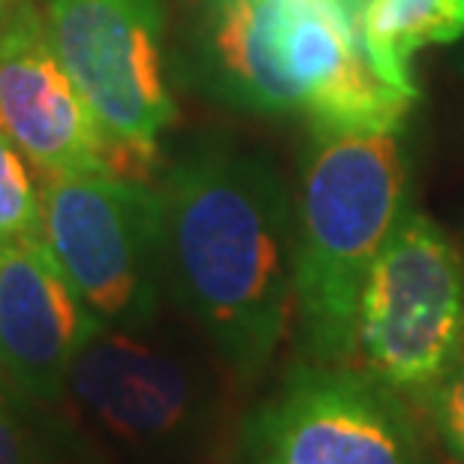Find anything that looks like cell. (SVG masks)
<instances>
[{
    "instance_id": "1",
    "label": "cell",
    "mask_w": 464,
    "mask_h": 464,
    "mask_svg": "<svg viewBox=\"0 0 464 464\" xmlns=\"http://www.w3.org/2000/svg\"><path fill=\"white\" fill-rule=\"evenodd\" d=\"M166 290L236 386L259 383L293 311L295 199L263 151L197 136L160 181Z\"/></svg>"
},
{
    "instance_id": "2",
    "label": "cell",
    "mask_w": 464,
    "mask_h": 464,
    "mask_svg": "<svg viewBox=\"0 0 464 464\" xmlns=\"http://www.w3.org/2000/svg\"><path fill=\"white\" fill-rule=\"evenodd\" d=\"M407 206L401 130L311 124L295 193L293 277L304 362L350 365L356 359L362 284Z\"/></svg>"
},
{
    "instance_id": "3",
    "label": "cell",
    "mask_w": 464,
    "mask_h": 464,
    "mask_svg": "<svg viewBox=\"0 0 464 464\" xmlns=\"http://www.w3.org/2000/svg\"><path fill=\"white\" fill-rule=\"evenodd\" d=\"M151 329L103 326L72 362L61 413L97 461L197 464L218 431L215 368Z\"/></svg>"
},
{
    "instance_id": "4",
    "label": "cell",
    "mask_w": 464,
    "mask_h": 464,
    "mask_svg": "<svg viewBox=\"0 0 464 464\" xmlns=\"http://www.w3.org/2000/svg\"><path fill=\"white\" fill-rule=\"evenodd\" d=\"M464 347V259L425 211H407L368 268L356 356L368 374L422 407Z\"/></svg>"
},
{
    "instance_id": "5",
    "label": "cell",
    "mask_w": 464,
    "mask_h": 464,
    "mask_svg": "<svg viewBox=\"0 0 464 464\" xmlns=\"http://www.w3.org/2000/svg\"><path fill=\"white\" fill-rule=\"evenodd\" d=\"M43 236L85 308L112 329H145L166 293L160 188L127 175L40 181Z\"/></svg>"
},
{
    "instance_id": "6",
    "label": "cell",
    "mask_w": 464,
    "mask_h": 464,
    "mask_svg": "<svg viewBox=\"0 0 464 464\" xmlns=\"http://www.w3.org/2000/svg\"><path fill=\"white\" fill-rule=\"evenodd\" d=\"M43 18L112 145L118 175L145 181L175 121L163 0H45Z\"/></svg>"
},
{
    "instance_id": "7",
    "label": "cell",
    "mask_w": 464,
    "mask_h": 464,
    "mask_svg": "<svg viewBox=\"0 0 464 464\" xmlns=\"http://www.w3.org/2000/svg\"><path fill=\"white\" fill-rule=\"evenodd\" d=\"M232 464H438L413 404L365 368L299 362L247 413Z\"/></svg>"
},
{
    "instance_id": "8",
    "label": "cell",
    "mask_w": 464,
    "mask_h": 464,
    "mask_svg": "<svg viewBox=\"0 0 464 464\" xmlns=\"http://www.w3.org/2000/svg\"><path fill=\"white\" fill-rule=\"evenodd\" d=\"M0 130L40 175H118L112 145L63 70L34 0L0 22Z\"/></svg>"
},
{
    "instance_id": "9",
    "label": "cell",
    "mask_w": 464,
    "mask_h": 464,
    "mask_svg": "<svg viewBox=\"0 0 464 464\" xmlns=\"http://www.w3.org/2000/svg\"><path fill=\"white\" fill-rule=\"evenodd\" d=\"M103 329L45 236L0 241V371L31 404H61L72 362Z\"/></svg>"
},
{
    "instance_id": "10",
    "label": "cell",
    "mask_w": 464,
    "mask_h": 464,
    "mask_svg": "<svg viewBox=\"0 0 464 464\" xmlns=\"http://www.w3.org/2000/svg\"><path fill=\"white\" fill-rule=\"evenodd\" d=\"M284 0H199L190 72L211 100L259 115L302 112L281 58Z\"/></svg>"
},
{
    "instance_id": "11",
    "label": "cell",
    "mask_w": 464,
    "mask_h": 464,
    "mask_svg": "<svg viewBox=\"0 0 464 464\" xmlns=\"http://www.w3.org/2000/svg\"><path fill=\"white\" fill-rule=\"evenodd\" d=\"M359 34L377 76L416 100L413 54L425 45L464 40V0H362Z\"/></svg>"
},
{
    "instance_id": "12",
    "label": "cell",
    "mask_w": 464,
    "mask_h": 464,
    "mask_svg": "<svg viewBox=\"0 0 464 464\" xmlns=\"http://www.w3.org/2000/svg\"><path fill=\"white\" fill-rule=\"evenodd\" d=\"M0 464H97V459L63 416L49 420L43 404L31 411L0 395Z\"/></svg>"
},
{
    "instance_id": "13",
    "label": "cell",
    "mask_w": 464,
    "mask_h": 464,
    "mask_svg": "<svg viewBox=\"0 0 464 464\" xmlns=\"http://www.w3.org/2000/svg\"><path fill=\"white\" fill-rule=\"evenodd\" d=\"M43 236V199L15 142L0 130V241Z\"/></svg>"
},
{
    "instance_id": "14",
    "label": "cell",
    "mask_w": 464,
    "mask_h": 464,
    "mask_svg": "<svg viewBox=\"0 0 464 464\" xmlns=\"http://www.w3.org/2000/svg\"><path fill=\"white\" fill-rule=\"evenodd\" d=\"M422 411L431 416L434 429H438L450 456L464 464V347L459 359L452 362L450 374L425 398Z\"/></svg>"
},
{
    "instance_id": "15",
    "label": "cell",
    "mask_w": 464,
    "mask_h": 464,
    "mask_svg": "<svg viewBox=\"0 0 464 464\" xmlns=\"http://www.w3.org/2000/svg\"><path fill=\"white\" fill-rule=\"evenodd\" d=\"M15 4H18V0H0V22H4L9 13H13Z\"/></svg>"
},
{
    "instance_id": "16",
    "label": "cell",
    "mask_w": 464,
    "mask_h": 464,
    "mask_svg": "<svg viewBox=\"0 0 464 464\" xmlns=\"http://www.w3.org/2000/svg\"><path fill=\"white\" fill-rule=\"evenodd\" d=\"M335 4H344V6L356 9V13H359V4H362V0H335Z\"/></svg>"
}]
</instances>
